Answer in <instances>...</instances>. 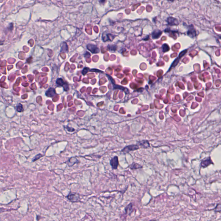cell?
Listing matches in <instances>:
<instances>
[{
  "instance_id": "obj_1",
  "label": "cell",
  "mask_w": 221,
  "mask_h": 221,
  "mask_svg": "<svg viewBox=\"0 0 221 221\" xmlns=\"http://www.w3.org/2000/svg\"><path fill=\"white\" fill-rule=\"evenodd\" d=\"M140 147L137 144L135 145H130L126 146L124 147L121 150V153L124 154H126L129 153L130 152H132V151H135L136 150H138L139 149H140Z\"/></svg>"
},
{
  "instance_id": "obj_7",
  "label": "cell",
  "mask_w": 221,
  "mask_h": 221,
  "mask_svg": "<svg viewBox=\"0 0 221 221\" xmlns=\"http://www.w3.org/2000/svg\"><path fill=\"white\" fill-rule=\"evenodd\" d=\"M137 144L143 149H147L150 147V144L149 141L147 140H142L137 142Z\"/></svg>"
},
{
  "instance_id": "obj_10",
  "label": "cell",
  "mask_w": 221,
  "mask_h": 221,
  "mask_svg": "<svg viewBox=\"0 0 221 221\" xmlns=\"http://www.w3.org/2000/svg\"><path fill=\"white\" fill-rule=\"evenodd\" d=\"M134 205L133 204L130 203L125 207V214L127 215H130L131 214V213L133 211Z\"/></svg>"
},
{
  "instance_id": "obj_13",
  "label": "cell",
  "mask_w": 221,
  "mask_h": 221,
  "mask_svg": "<svg viewBox=\"0 0 221 221\" xmlns=\"http://www.w3.org/2000/svg\"><path fill=\"white\" fill-rule=\"evenodd\" d=\"M129 168L131 170H136V169H142V166L137 163L133 162L132 164L129 165Z\"/></svg>"
},
{
  "instance_id": "obj_8",
  "label": "cell",
  "mask_w": 221,
  "mask_h": 221,
  "mask_svg": "<svg viewBox=\"0 0 221 221\" xmlns=\"http://www.w3.org/2000/svg\"><path fill=\"white\" fill-rule=\"evenodd\" d=\"M114 37H115V36H114L113 35H112V34L107 33L105 32L102 35V38L103 41L106 42L108 40H110V41H112L113 40H114Z\"/></svg>"
},
{
  "instance_id": "obj_3",
  "label": "cell",
  "mask_w": 221,
  "mask_h": 221,
  "mask_svg": "<svg viewBox=\"0 0 221 221\" xmlns=\"http://www.w3.org/2000/svg\"><path fill=\"white\" fill-rule=\"evenodd\" d=\"M168 25L170 26H177L179 24V22L177 19L173 17H169L167 18L166 20Z\"/></svg>"
},
{
  "instance_id": "obj_21",
  "label": "cell",
  "mask_w": 221,
  "mask_h": 221,
  "mask_svg": "<svg viewBox=\"0 0 221 221\" xmlns=\"http://www.w3.org/2000/svg\"><path fill=\"white\" fill-rule=\"evenodd\" d=\"M99 2L100 4H105L106 1V0H99Z\"/></svg>"
},
{
  "instance_id": "obj_20",
  "label": "cell",
  "mask_w": 221,
  "mask_h": 221,
  "mask_svg": "<svg viewBox=\"0 0 221 221\" xmlns=\"http://www.w3.org/2000/svg\"><path fill=\"white\" fill-rule=\"evenodd\" d=\"M217 206H218V208H217V207L216 206V208H215V212H219V210H218V209H221V205H220V204L219 205V207H218V204L217 205Z\"/></svg>"
},
{
  "instance_id": "obj_2",
  "label": "cell",
  "mask_w": 221,
  "mask_h": 221,
  "mask_svg": "<svg viewBox=\"0 0 221 221\" xmlns=\"http://www.w3.org/2000/svg\"><path fill=\"white\" fill-rule=\"evenodd\" d=\"M68 199L72 203H76L80 201L81 198L78 193H72L70 192L67 197Z\"/></svg>"
},
{
  "instance_id": "obj_6",
  "label": "cell",
  "mask_w": 221,
  "mask_h": 221,
  "mask_svg": "<svg viewBox=\"0 0 221 221\" xmlns=\"http://www.w3.org/2000/svg\"><path fill=\"white\" fill-rule=\"evenodd\" d=\"M211 164H213L214 163L212 162L210 157H209L205 159L202 161L200 163V166L203 168H206Z\"/></svg>"
},
{
  "instance_id": "obj_12",
  "label": "cell",
  "mask_w": 221,
  "mask_h": 221,
  "mask_svg": "<svg viewBox=\"0 0 221 221\" xmlns=\"http://www.w3.org/2000/svg\"><path fill=\"white\" fill-rule=\"evenodd\" d=\"M79 160L77 159L76 158L71 157L70 158L68 161H67L66 162V163L68 164V166L69 167H72L75 164H77V163H79Z\"/></svg>"
},
{
  "instance_id": "obj_9",
  "label": "cell",
  "mask_w": 221,
  "mask_h": 221,
  "mask_svg": "<svg viewBox=\"0 0 221 221\" xmlns=\"http://www.w3.org/2000/svg\"><path fill=\"white\" fill-rule=\"evenodd\" d=\"M87 48L92 53H98L99 52V48L97 47V46L94 45L88 44L87 45Z\"/></svg>"
},
{
  "instance_id": "obj_17",
  "label": "cell",
  "mask_w": 221,
  "mask_h": 221,
  "mask_svg": "<svg viewBox=\"0 0 221 221\" xmlns=\"http://www.w3.org/2000/svg\"><path fill=\"white\" fill-rule=\"evenodd\" d=\"M23 109L22 104H19L17 106V111L21 112H23Z\"/></svg>"
},
{
  "instance_id": "obj_4",
  "label": "cell",
  "mask_w": 221,
  "mask_h": 221,
  "mask_svg": "<svg viewBox=\"0 0 221 221\" xmlns=\"http://www.w3.org/2000/svg\"><path fill=\"white\" fill-rule=\"evenodd\" d=\"M110 164L111 165L112 169L114 170L118 169L119 164L118 157L115 156L113 158H112L110 161Z\"/></svg>"
},
{
  "instance_id": "obj_14",
  "label": "cell",
  "mask_w": 221,
  "mask_h": 221,
  "mask_svg": "<svg viewBox=\"0 0 221 221\" xmlns=\"http://www.w3.org/2000/svg\"><path fill=\"white\" fill-rule=\"evenodd\" d=\"M55 94V91L53 88H50L46 92V95L47 96L53 97Z\"/></svg>"
},
{
  "instance_id": "obj_16",
  "label": "cell",
  "mask_w": 221,
  "mask_h": 221,
  "mask_svg": "<svg viewBox=\"0 0 221 221\" xmlns=\"http://www.w3.org/2000/svg\"><path fill=\"white\" fill-rule=\"evenodd\" d=\"M43 156V155L41 154H37V155H35V156L33 158V162H35L36 161L40 159Z\"/></svg>"
},
{
  "instance_id": "obj_11",
  "label": "cell",
  "mask_w": 221,
  "mask_h": 221,
  "mask_svg": "<svg viewBox=\"0 0 221 221\" xmlns=\"http://www.w3.org/2000/svg\"><path fill=\"white\" fill-rule=\"evenodd\" d=\"M162 31L159 29H155L152 33V37L153 39H158L162 34Z\"/></svg>"
},
{
  "instance_id": "obj_15",
  "label": "cell",
  "mask_w": 221,
  "mask_h": 221,
  "mask_svg": "<svg viewBox=\"0 0 221 221\" xmlns=\"http://www.w3.org/2000/svg\"><path fill=\"white\" fill-rule=\"evenodd\" d=\"M162 51L164 52H167L170 50V48L169 45L167 44H164L162 46Z\"/></svg>"
},
{
  "instance_id": "obj_22",
  "label": "cell",
  "mask_w": 221,
  "mask_h": 221,
  "mask_svg": "<svg viewBox=\"0 0 221 221\" xmlns=\"http://www.w3.org/2000/svg\"><path fill=\"white\" fill-rule=\"evenodd\" d=\"M166 0L168 1H169V2H174V1L175 0Z\"/></svg>"
},
{
  "instance_id": "obj_19",
  "label": "cell",
  "mask_w": 221,
  "mask_h": 221,
  "mask_svg": "<svg viewBox=\"0 0 221 221\" xmlns=\"http://www.w3.org/2000/svg\"><path fill=\"white\" fill-rule=\"evenodd\" d=\"M57 83L60 85L62 86L64 85V81L61 79H57Z\"/></svg>"
},
{
  "instance_id": "obj_18",
  "label": "cell",
  "mask_w": 221,
  "mask_h": 221,
  "mask_svg": "<svg viewBox=\"0 0 221 221\" xmlns=\"http://www.w3.org/2000/svg\"><path fill=\"white\" fill-rule=\"evenodd\" d=\"M179 58L180 59L181 58L179 57H177V58H176V59L175 60V61H174V62L172 63V66L171 67V68L174 67H175V66H176L177 65V64L178 63L179 61Z\"/></svg>"
},
{
  "instance_id": "obj_5",
  "label": "cell",
  "mask_w": 221,
  "mask_h": 221,
  "mask_svg": "<svg viewBox=\"0 0 221 221\" xmlns=\"http://www.w3.org/2000/svg\"><path fill=\"white\" fill-rule=\"evenodd\" d=\"M187 35L191 38L195 37L197 36L196 31L193 25H191L189 26L188 30L187 31Z\"/></svg>"
}]
</instances>
